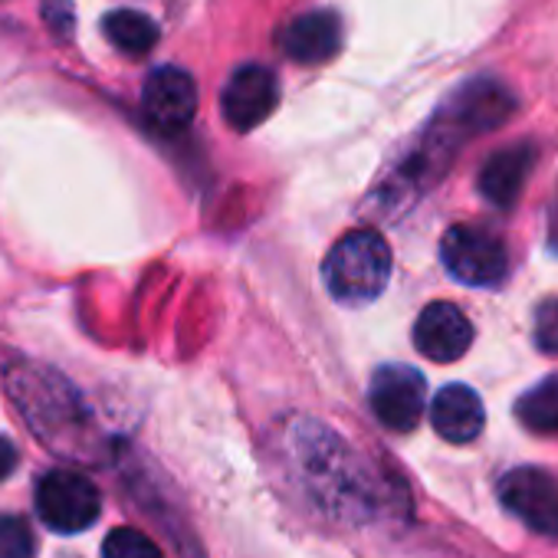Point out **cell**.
Wrapping results in <instances>:
<instances>
[{
  "label": "cell",
  "instance_id": "obj_1",
  "mask_svg": "<svg viewBox=\"0 0 558 558\" xmlns=\"http://www.w3.org/2000/svg\"><path fill=\"white\" fill-rule=\"evenodd\" d=\"M326 287L339 303L365 306L381 296L391 279V250L375 230L345 233L326 256Z\"/></svg>",
  "mask_w": 558,
  "mask_h": 558
},
{
  "label": "cell",
  "instance_id": "obj_2",
  "mask_svg": "<svg viewBox=\"0 0 558 558\" xmlns=\"http://www.w3.org/2000/svg\"><path fill=\"white\" fill-rule=\"evenodd\" d=\"M300 460L306 483L323 506L336 512H368V480L349 457V447H342L332 434L319 427L310 440H300Z\"/></svg>",
  "mask_w": 558,
  "mask_h": 558
},
{
  "label": "cell",
  "instance_id": "obj_3",
  "mask_svg": "<svg viewBox=\"0 0 558 558\" xmlns=\"http://www.w3.org/2000/svg\"><path fill=\"white\" fill-rule=\"evenodd\" d=\"M102 509L96 483L76 470H50L37 483V512L40 519L63 535L86 532Z\"/></svg>",
  "mask_w": 558,
  "mask_h": 558
},
{
  "label": "cell",
  "instance_id": "obj_4",
  "mask_svg": "<svg viewBox=\"0 0 558 558\" xmlns=\"http://www.w3.org/2000/svg\"><path fill=\"white\" fill-rule=\"evenodd\" d=\"M440 256L450 276L460 279L463 287H496L502 283L509 266L502 240L493 230L473 223L450 227L440 240Z\"/></svg>",
  "mask_w": 558,
  "mask_h": 558
},
{
  "label": "cell",
  "instance_id": "obj_5",
  "mask_svg": "<svg viewBox=\"0 0 558 558\" xmlns=\"http://www.w3.org/2000/svg\"><path fill=\"white\" fill-rule=\"evenodd\" d=\"M499 499L532 532L558 542V480L548 470L538 466L509 470L499 483Z\"/></svg>",
  "mask_w": 558,
  "mask_h": 558
},
{
  "label": "cell",
  "instance_id": "obj_6",
  "mask_svg": "<svg viewBox=\"0 0 558 558\" xmlns=\"http://www.w3.org/2000/svg\"><path fill=\"white\" fill-rule=\"evenodd\" d=\"M424 398H427V385L424 375L414 372L411 365H385L375 372L372 378V411L375 417L398 434H408L421 424L424 417Z\"/></svg>",
  "mask_w": 558,
  "mask_h": 558
},
{
  "label": "cell",
  "instance_id": "obj_7",
  "mask_svg": "<svg viewBox=\"0 0 558 558\" xmlns=\"http://www.w3.org/2000/svg\"><path fill=\"white\" fill-rule=\"evenodd\" d=\"M279 102V89L269 70L263 66H240L220 96L223 106V119L233 132H253L256 125H263L272 109Z\"/></svg>",
  "mask_w": 558,
  "mask_h": 558
},
{
  "label": "cell",
  "instance_id": "obj_8",
  "mask_svg": "<svg viewBox=\"0 0 558 558\" xmlns=\"http://www.w3.org/2000/svg\"><path fill=\"white\" fill-rule=\"evenodd\" d=\"M142 109L161 132H181L197 112V86L178 66H161L145 80Z\"/></svg>",
  "mask_w": 558,
  "mask_h": 558
},
{
  "label": "cell",
  "instance_id": "obj_9",
  "mask_svg": "<svg viewBox=\"0 0 558 558\" xmlns=\"http://www.w3.org/2000/svg\"><path fill=\"white\" fill-rule=\"evenodd\" d=\"M473 342V326L453 303H430L414 323V349L430 362H457Z\"/></svg>",
  "mask_w": 558,
  "mask_h": 558
},
{
  "label": "cell",
  "instance_id": "obj_10",
  "mask_svg": "<svg viewBox=\"0 0 558 558\" xmlns=\"http://www.w3.org/2000/svg\"><path fill=\"white\" fill-rule=\"evenodd\" d=\"M279 47L283 53L296 63L316 66V63H329L339 47H342V24L332 11H313L296 17L283 37H279Z\"/></svg>",
  "mask_w": 558,
  "mask_h": 558
},
{
  "label": "cell",
  "instance_id": "obj_11",
  "mask_svg": "<svg viewBox=\"0 0 558 558\" xmlns=\"http://www.w3.org/2000/svg\"><path fill=\"white\" fill-rule=\"evenodd\" d=\"M430 424L450 444L476 440L483 434V424H486V411H483L480 395L466 385H447L430 404Z\"/></svg>",
  "mask_w": 558,
  "mask_h": 558
},
{
  "label": "cell",
  "instance_id": "obj_12",
  "mask_svg": "<svg viewBox=\"0 0 558 558\" xmlns=\"http://www.w3.org/2000/svg\"><path fill=\"white\" fill-rule=\"evenodd\" d=\"M532 161H535L532 145H509V148L496 151L480 171V194L493 207H512L522 194Z\"/></svg>",
  "mask_w": 558,
  "mask_h": 558
},
{
  "label": "cell",
  "instance_id": "obj_13",
  "mask_svg": "<svg viewBox=\"0 0 558 558\" xmlns=\"http://www.w3.org/2000/svg\"><path fill=\"white\" fill-rule=\"evenodd\" d=\"M102 31L112 47H119L122 53H132V57H142V53L155 50V44H158V24L138 11H112L102 21Z\"/></svg>",
  "mask_w": 558,
  "mask_h": 558
},
{
  "label": "cell",
  "instance_id": "obj_14",
  "mask_svg": "<svg viewBox=\"0 0 558 558\" xmlns=\"http://www.w3.org/2000/svg\"><path fill=\"white\" fill-rule=\"evenodd\" d=\"M515 417L532 434H558V375L542 378L515 401Z\"/></svg>",
  "mask_w": 558,
  "mask_h": 558
},
{
  "label": "cell",
  "instance_id": "obj_15",
  "mask_svg": "<svg viewBox=\"0 0 558 558\" xmlns=\"http://www.w3.org/2000/svg\"><path fill=\"white\" fill-rule=\"evenodd\" d=\"M102 558H165L161 548L138 529L119 525L102 542Z\"/></svg>",
  "mask_w": 558,
  "mask_h": 558
},
{
  "label": "cell",
  "instance_id": "obj_16",
  "mask_svg": "<svg viewBox=\"0 0 558 558\" xmlns=\"http://www.w3.org/2000/svg\"><path fill=\"white\" fill-rule=\"evenodd\" d=\"M34 532L17 515H0V558H31Z\"/></svg>",
  "mask_w": 558,
  "mask_h": 558
},
{
  "label": "cell",
  "instance_id": "obj_17",
  "mask_svg": "<svg viewBox=\"0 0 558 558\" xmlns=\"http://www.w3.org/2000/svg\"><path fill=\"white\" fill-rule=\"evenodd\" d=\"M535 345L545 355H558V300H545L535 310Z\"/></svg>",
  "mask_w": 558,
  "mask_h": 558
},
{
  "label": "cell",
  "instance_id": "obj_18",
  "mask_svg": "<svg viewBox=\"0 0 558 558\" xmlns=\"http://www.w3.org/2000/svg\"><path fill=\"white\" fill-rule=\"evenodd\" d=\"M17 466V450L8 437H0V480H8Z\"/></svg>",
  "mask_w": 558,
  "mask_h": 558
},
{
  "label": "cell",
  "instance_id": "obj_19",
  "mask_svg": "<svg viewBox=\"0 0 558 558\" xmlns=\"http://www.w3.org/2000/svg\"><path fill=\"white\" fill-rule=\"evenodd\" d=\"M551 243L558 246V204L551 207Z\"/></svg>",
  "mask_w": 558,
  "mask_h": 558
}]
</instances>
